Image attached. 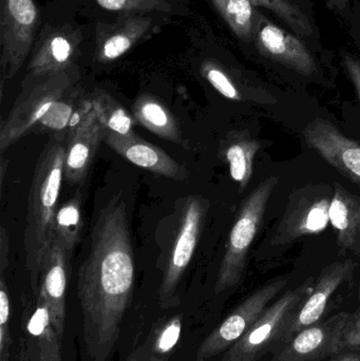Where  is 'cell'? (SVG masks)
I'll return each mask as SVG.
<instances>
[{"label":"cell","instance_id":"obj_7","mask_svg":"<svg viewBox=\"0 0 360 361\" xmlns=\"http://www.w3.org/2000/svg\"><path fill=\"white\" fill-rule=\"evenodd\" d=\"M37 0H0L1 87L29 61L42 23Z\"/></svg>","mask_w":360,"mask_h":361},{"label":"cell","instance_id":"obj_29","mask_svg":"<svg viewBox=\"0 0 360 361\" xmlns=\"http://www.w3.org/2000/svg\"><path fill=\"white\" fill-rule=\"evenodd\" d=\"M11 305L10 293L4 280V275L0 276V361H10L12 335H11Z\"/></svg>","mask_w":360,"mask_h":361},{"label":"cell","instance_id":"obj_6","mask_svg":"<svg viewBox=\"0 0 360 361\" xmlns=\"http://www.w3.org/2000/svg\"><path fill=\"white\" fill-rule=\"evenodd\" d=\"M312 280L285 293L263 312L259 319L224 353L221 361H257L289 341V330L300 305L312 292Z\"/></svg>","mask_w":360,"mask_h":361},{"label":"cell","instance_id":"obj_3","mask_svg":"<svg viewBox=\"0 0 360 361\" xmlns=\"http://www.w3.org/2000/svg\"><path fill=\"white\" fill-rule=\"evenodd\" d=\"M66 143L55 135L50 137L36 163L30 186L23 250L32 290L37 288L42 262L53 243L55 216L65 179Z\"/></svg>","mask_w":360,"mask_h":361},{"label":"cell","instance_id":"obj_22","mask_svg":"<svg viewBox=\"0 0 360 361\" xmlns=\"http://www.w3.org/2000/svg\"><path fill=\"white\" fill-rule=\"evenodd\" d=\"M260 147L259 141L245 130L230 131L220 145V158L230 167V177L240 191L251 182L254 159Z\"/></svg>","mask_w":360,"mask_h":361},{"label":"cell","instance_id":"obj_15","mask_svg":"<svg viewBox=\"0 0 360 361\" xmlns=\"http://www.w3.org/2000/svg\"><path fill=\"white\" fill-rule=\"evenodd\" d=\"M254 44L260 54L302 75L317 71L316 61L302 40L266 19L258 12Z\"/></svg>","mask_w":360,"mask_h":361},{"label":"cell","instance_id":"obj_24","mask_svg":"<svg viewBox=\"0 0 360 361\" xmlns=\"http://www.w3.org/2000/svg\"><path fill=\"white\" fill-rule=\"evenodd\" d=\"M182 328V315L158 322L126 361H169L181 338Z\"/></svg>","mask_w":360,"mask_h":361},{"label":"cell","instance_id":"obj_31","mask_svg":"<svg viewBox=\"0 0 360 361\" xmlns=\"http://www.w3.org/2000/svg\"><path fill=\"white\" fill-rule=\"evenodd\" d=\"M342 63H344L345 69H346L349 78L354 85L360 101V61L352 55L344 54L342 55Z\"/></svg>","mask_w":360,"mask_h":361},{"label":"cell","instance_id":"obj_17","mask_svg":"<svg viewBox=\"0 0 360 361\" xmlns=\"http://www.w3.org/2000/svg\"><path fill=\"white\" fill-rule=\"evenodd\" d=\"M103 142L135 166L180 182L188 180L185 167L175 162L164 150L137 135L120 137L103 131Z\"/></svg>","mask_w":360,"mask_h":361},{"label":"cell","instance_id":"obj_23","mask_svg":"<svg viewBox=\"0 0 360 361\" xmlns=\"http://www.w3.org/2000/svg\"><path fill=\"white\" fill-rule=\"evenodd\" d=\"M132 116L137 123L167 141L187 148L177 118L156 95L143 93L135 99Z\"/></svg>","mask_w":360,"mask_h":361},{"label":"cell","instance_id":"obj_26","mask_svg":"<svg viewBox=\"0 0 360 361\" xmlns=\"http://www.w3.org/2000/svg\"><path fill=\"white\" fill-rule=\"evenodd\" d=\"M84 212L80 190L58 206L53 228V241L58 242L72 257L84 229Z\"/></svg>","mask_w":360,"mask_h":361},{"label":"cell","instance_id":"obj_30","mask_svg":"<svg viewBox=\"0 0 360 361\" xmlns=\"http://www.w3.org/2000/svg\"><path fill=\"white\" fill-rule=\"evenodd\" d=\"M344 349L360 351V305L354 314H351L342 337Z\"/></svg>","mask_w":360,"mask_h":361},{"label":"cell","instance_id":"obj_16","mask_svg":"<svg viewBox=\"0 0 360 361\" xmlns=\"http://www.w3.org/2000/svg\"><path fill=\"white\" fill-rule=\"evenodd\" d=\"M71 258L61 243L53 241L40 269L37 288L32 290H38L46 299L52 316L53 324L61 338H63L65 332L66 298L71 269Z\"/></svg>","mask_w":360,"mask_h":361},{"label":"cell","instance_id":"obj_10","mask_svg":"<svg viewBox=\"0 0 360 361\" xmlns=\"http://www.w3.org/2000/svg\"><path fill=\"white\" fill-rule=\"evenodd\" d=\"M333 193L329 186L308 185L292 193L273 244L287 245L304 235L319 233L330 223Z\"/></svg>","mask_w":360,"mask_h":361},{"label":"cell","instance_id":"obj_12","mask_svg":"<svg viewBox=\"0 0 360 361\" xmlns=\"http://www.w3.org/2000/svg\"><path fill=\"white\" fill-rule=\"evenodd\" d=\"M351 314H336L292 337L271 361H321L344 350L342 337Z\"/></svg>","mask_w":360,"mask_h":361},{"label":"cell","instance_id":"obj_28","mask_svg":"<svg viewBox=\"0 0 360 361\" xmlns=\"http://www.w3.org/2000/svg\"><path fill=\"white\" fill-rule=\"evenodd\" d=\"M251 2L255 6H264L274 12L298 35L309 36L313 33L308 15L296 0H251Z\"/></svg>","mask_w":360,"mask_h":361},{"label":"cell","instance_id":"obj_27","mask_svg":"<svg viewBox=\"0 0 360 361\" xmlns=\"http://www.w3.org/2000/svg\"><path fill=\"white\" fill-rule=\"evenodd\" d=\"M232 33L244 42H254L258 12L251 0H209Z\"/></svg>","mask_w":360,"mask_h":361},{"label":"cell","instance_id":"obj_4","mask_svg":"<svg viewBox=\"0 0 360 361\" xmlns=\"http://www.w3.org/2000/svg\"><path fill=\"white\" fill-rule=\"evenodd\" d=\"M84 67L46 74H25L21 92L0 123V154L32 133L55 103L82 85Z\"/></svg>","mask_w":360,"mask_h":361},{"label":"cell","instance_id":"obj_32","mask_svg":"<svg viewBox=\"0 0 360 361\" xmlns=\"http://www.w3.org/2000/svg\"><path fill=\"white\" fill-rule=\"evenodd\" d=\"M8 267V235L4 226L0 231V275H4V271Z\"/></svg>","mask_w":360,"mask_h":361},{"label":"cell","instance_id":"obj_34","mask_svg":"<svg viewBox=\"0 0 360 361\" xmlns=\"http://www.w3.org/2000/svg\"><path fill=\"white\" fill-rule=\"evenodd\" d=\"M8 160H6V159L4 158V156H2L1 164H0V182H1V186L2 184H4V175H6V169H8Z\"/></svg>","mask_w":360,"mask_h":361},{"label":"cell","instance_id":"obj_36","mask_svg":"<svg viewBox=\"0 0 360 361\" xmlns=\"http://www.w3.org/2000/svg\"><path fill=\"white\" fill-rule=\"evenodd\" d=\"M17 361H29V358H27V354H25V348L20 343V347H19L18 351V358H17Z\"/></svg>","mask_w":360,"mask_h":361},{"label":"cell","instance_id":"obj_35","mask_svg":"<svg viewBox=\"0 0 360 361\" xmlns=\"http://www.w3.org/2000/svg\"><path fill=\"white\" fill-rule=\"evenodd\" d=\"M331 2L332 6H336V8L342 10V8L347 6V0H329Z\"/></svg>","mask_w":360,"mask_h":361},{"label":"cell","instance_id":"obj_20","mask_svg":"<svg viewBox=\"0 0 360 361\" xmlns=\"http://www.w3.org/2000/svg\"><path fill=\"white\" fill-rule=\"evenodd\" d=\"M354 263L351 260L332 263L321 271L316 286L308 298L300 305L289 330V341L294 335L304 329L321 322L332 295L342 286V282L352 274Z\"/></svg>","mask_w":360,"mask_h":361},{"label":"cell","instance_id":"obj_9","mask_svg":"<svg viewBox=\"0 0 360 361\" xmlns=\"http://www.w3.org/2000/svg\"><path fill=\"white\" fill-rule=\"evenodd\" d=\"M209 207V201L201 195L188 197L184 203L159 290V305L162 309H171L180 303L178 288L196 252Z\"/></svg>","mask_w":360,"mask_h":361},{"label":"cell","instance_id":"obj_18","mask_svg":"<svg viewBox=\"0 0 360 361\" xmlns=\"http://www.w3.org/2000/svg\"><path fill=\"white\" fill-rule=\"evenodd\" d=\"M101 142L103 129L90 103L82 124L70 133L66 143L65 179L70 185L84 184Z\"/></svg>","mask_w":360,"mask_h":361},{"label":"cell","instance_id":"obj_33","mask_svg":"<svg viewBox=\"0 0 360 361\" xmlns=\"http://www.w3.org/2000/svg\"><path fill=\"white\" fill-rule=\"evenodd\" d=\"M332 361H360V355L355 353H349Z\"/></svg>","mask_w":360,"mask_h":361},{"label":"cell","instance_id":"obj_8","mask_svg":"<svg viewBox=\"0 0 360 361\" xmlns=\"http://www.w3.org/2000/svg\"><path fill=\"white\" fill-rule=\"evenodd\" d=\"M173 18L159 15L127 14L94 23V51L91 63L109 67L137 46L161 33Z\"/></svg>","mask_w":360,"mask_h":361},{"label":"cell","instance_id":"obj_13","mask_svg":"<svg viewBox=\"0 0 360 361\" xmlns=\"http://www.w3.org/2000/svg\"><path fill=\"white\" fill-rule=\"evenodd\" d=\"M25 300L21 314L20 343L29 361H63L61 338L53 324L50 309L38 290Z\"/></svg>","mask_w":360,"mask_h":361},{"label":"cell","instance_id":"obj_21","mask_svg":"<svg viewBox=\"0 0 360 361\" xmlns=\"http://www.w3.org/2000/svg\"><path fill=\"white\" fill-rule=\"evenodd\" d=\"M329 218L337 231L338 245L344 250L360 252V195L336 184Z\"/></svg>","mask_w":360,"mask_h":361},{"label":"cell","instance_id":"obj_19","mask_svg":"<svg viewBox=\"0 0 360 361\" xmlns=\"http://www.w3.org/2000/svg\"><path fill=\"white\" fill-rule=\"evenodd\" d=\"M85 16L92 21L111 20L127 14L187 17L192 14L190 0H74Z\"/></svg>","mask_w":360,"mask_h":361},{"label":"cell","instance_id":"obj_14","mask_svg":"<svg viewBox=\"0 0 360 361\" xmlns=\"http://www.w3.org/2000/svg\"><path fill=\"white\" fill-rule=\"evenodd\" d=\"M304 141L342 175L360 186V145L325 118H316L304 129Z\"/></svg>","mask_w":360,"mask_h":361},{"label":"cell","instance_id":"obj_25","mask_svg":"<svg viewBox=\"0 0 360 361\" xmlns=\"http://www.w3.org/2000/svg\"><path fill=\"white\" fill-rule=\"evenodd\" d=\"M88 99L104 133L120 137L135 135L137 121L109 92L97 88L88 93Z\"/></svg>","mask_w":360,"mask_h":361},{"label":"cell","instance_id":"obj_11","mask_svg":"<svg viewBox=\"0 0 360 361\" xmlns=\"http://www.w3.org/2000/svg\"><path fill=\"white\" fill-rule=\"evenodd\" d=\"M287 279H278L260 288L240 303L226 319L203 341L196 361H207L225 353L254 326L268 307V303L287 286Z\"/></svg>","mask_w":360,"mask_h":361},{"label":"cell","instance_id":"obj_1","mask_svg":"<svg viewBox=\"0 0 360 361\" xmlns=\"http://www.w3.org/2000/svg\"><path fill=\"white\" fill-rule=\"evenodd\" d=\"M135 281L126 204L116 197L101 212L90 252L78 271L85 347L93 361L111 357Z\"/></svg>","mask_w":360,"mask_h":361},{"label":"cell","instance_id":"obj_5","mask_svg":"<svg viewBox=\"0 0 360 361\" xmlns=\"http://www.w3.org/2000/svg\"><path fill=\"white\" fill-rule=\"evenodd\" d=\"M278 180V177L264 180L243 202L230 231L225 252L220 264L216 281V294H221L240 282L249 248L261 227L268 201Z\"/></svg>","mask_w":360,"mask_h":361},{"label":"cell","instance_id":"obj_2","mask_svg":"<svg viewBox=\"0 0 360 361\" xmlns=\"http://www.w3.org/2000/svg\"><path fill=\"white\" fill-rule=\"evenodd\" d=\"M93 51L94 23L74 0H52L42 8L39 31L23 70L46 74L84 67L92 61Z\"/></svg>","mask_w":360,"mask_h":361}]
</instances>
